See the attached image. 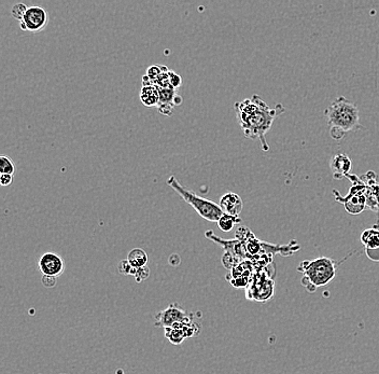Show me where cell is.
<instances>
[{
  "mask_svg": "<svg viewBox=\"0 0 379 374\" xmlns=\"http://www.w3.org/2000/svg\"><path fill=\"white\" fill-rule=\"evenodd\" d=\"M173 107H174L173 104H160V105H157V109H159L160 113L163 115H167V116H171L172 114Z\"/></svg>",
  "mask_w": 379,
  "mask_h": 374,
  "instance_id": "obj_22",
  "label": "cell"
},
{
  "mask_svg": "<svg viewBox=\"0 0 379 374\" xmlns=\"http://www.w3.org/2000/svg\"><path fill=\"white\" fill-rule=\"evenodd\" d=\"M140 101L144 106L154 107L159 105L160 94L156 85H142L140 92Z\"/></svg>",
  "mask_w": 379,
  "mask_h": 374,
  "instance_id": "obj_13",
  "label": "cell"
},
{
  "mask_svg": "<svg viewBox=\"0 0 379 374\" xmlns=\"http://www.w3.org/2000/svg\"><path fill=\"white\" fill-rule=\"evenodd\" d=\"M49 23V15L41 7H28L20 22L22 31L29 33L42 32Z\"/></svg>",
  "mask_w": 379,
  "mask_h": 374,
  "instance_id": "obj_6",
  "label": "cell"
},
{
  "mask_svg": "<svg viewBox=\"0 0 379 374\" xmlns=\"http://www.w3.org/2000/svg\"><path fill=\"white\" fill-rule=\"evenodd\" d=\"M352 167V162L347 154H336L330 161V168L333 174V177L337 180L346 178L348 174H350Z\"/></svg>",
  "mask_w": 379,
  "mask_h": 374,
  "instance_id": "obj_9",
  "label": "cell"
},
{
  "mask_svg": "<svg viewBox=\"0 0 379 374\" xmlns=\"http://www.w3.org/2000/svg\"><path fill=\"white\" fill-rule=\"evenodd\" d=\"M14 172H15V166H14L13 161L5 155L0 156V173L13 175Z\"/></svg>",
  "mask_w": 379,
  "mask_h": 374,
  "instance_id": "obj_17",
  "label": "cell"
},
{
  "mask_svg": "<svg viewBox=\"0 0 379 374\" xmlns=\"http://www.w3.org/2000/svg\"><path fill=\"white\" fill-rule=\"evenodd\" d=\"M361 242L363 244L364 249L374 250L379 248V224L363 231L361 234Z\"/></svg>",
  "mask_w": 379,
  "mask_h": 374,
  "instance_id": "obj_11",
  "label": "cell"
},
{
  "mask_svg": "<svg viewBox=\"0 0 379 374\" xmlns=\"http://www.w3.org/2000/svg\"><path fill=\"white\" fill-rule=\"evenodd\" d=\"M167 185L174 190L177 193L182 197V200L193 207L196 213L201 216L202 218L206 219L211 222H218L224 213L221 209L220 205L212 201H209L207 198L198 196L194 192H192L188 188H185L183 185L180 184V181L176 176L172 175L167 179Z\"/></svg>",
  "mask_w": 379,
  "mask_h": 374,
  "instance_id": "obj_4",
  "label": "cell"
},
{
  "mask_svg": "<svg viewBox=\"0 0 379 374\" xmlns=\"http://www.w3.org/2000/svg\"><path fill=\"white\" fill-rule=\"evenodd\" d=\"M219 205L224 214L239 217L243 208V202L238 194L229 192L221 197Z\"/></svg>",
  "mask_w": 379,
  "mask_h": 374,
  "instance_id": "obj_10",
  "label": "cell"
},
{
  "mask_svg": "<svg viewBox=\"0 0 379 374\" xmlns=\"http://www.w3.org/2000/svg\"><path fill=\"white\" fill-rule=\"evenodd\" d=\"M27 9H28V7H27L26 4H24V3H16V4H14L13 7H12V10H11V14H12V16L14 17L16 21L21 22Z\"/></svg>",
  "mask_w": 379,
  "mask_h": 374,
  "instance_id": "obj_20",
  "label": "cell"
},
{
  "mask_svg": "<svg viewBox=\"0 0 379 374\" xmlns=\"http://www.w3.org/2000/svg\"><path fill=\"white\" fill-rule=\"evenodd\" d=\"M330 135L334 140H341L349 132L365 130L360 123L357 105L344 96H338L324 110Z\"/></svg>",
  "mask_w": 379,
  "mask_h": 374,
  "instance_id": "obj_2",
  "label": "cell"
},
{
  "mask_svg": "<svg viewBox=\"0 0 379 374\" xmlns=\"http://www.w3.org/2000/svg\"><path fill=\"white\" fill-rule=\"evenodd\" d=\"M42 284L46 288H52V287H54L55 284H56V278L50 277V276H43L42 277Z\"/></svg>",
  "mask_w": 379,
  "mask_h": 374,
  "instance_id": "obj_26",
  "label": "cell"
},
{
  "mask_svg": "<svg viewBox=\"0 0 379 374\" xmlns=\"http://www.w3.org/2000/svg\"><path fill=\"white\" fill-rule=\"evenodd\" d=\"M168 77H169V83H171V86L172 87L173 90H177L178 87L181 86V84H182L181 75H179L177 73L169 70Z\"/></svg>",
  "mask_w": 379,
  "mask_h": 374,
  "instance_id": "obj_21",
  "label": "cell"
},
{
  "mask_svg": "<svg viewBox=\"0 0 379 374\" xmlns=\"http://www.w3.org/2000/svg\"><path fill=\"white\" fill-rule=\"evenodd\" d=\"M131 271H132V266L128 263L127 260L121 261L119 263V272L121 274H124V275H131Z\"/></svg>",
  "mask_w": 379,
  "mask_h": 374,
  "instance_id": "obj_23",
  "label": "cell"
},
{
  "mask_svg": "<svg viewBox=\"0 0 379 374\" xmlns=\"http://www.w3.org/2000/svg\"><path fill=\"white\" fill-rule=\"evenodd\" d=\"M364 250H365L366 256L369 257L372 261L379 262V248L374 250H369V249H364Z\"/></svg>",
  "mask_w": 379,
  "mask_h": 374,
  "instance_id": "obj_25",
  "label": "cell"
},
{
  "mask_svg": "<svg viewBox=\"0 0 379 374\" xmlns=\"http://www.w3.org/2000/svg\"><path fill=\"white\" fill-rule=\"evenodd\" d=\"M182 102H183V98L177 94L176 97H174V99H173V105L174 106H179V105L182 104Z\"/></svg>",
  "mask_w": 379,
  "mask_h": 374,
  "instance_id": "obj_27",
  "label": "cell"
},
{
  "mask_svg": "<svg viewBox=\"0 0 379 374\" xmlns=\"http://www.w3.org/2000/svg\"><path fill=\"white\" fill-rule=\"evenodd\" d=\"M168 72V68L166 66H162V65H153V66H150L147 70V75L149 79L152 80V82L154 84V81L159 78V75H162L163 73H166Z\"/></svg>",
  "mask_w": 379,
  "mask_h": 374,
  "instance_id": "obj_18",
  "label": "cell"
},
{
  "mask_svg": "<svg viewBox=\"0 0 379 374\" xmlns=\"http://www.w3.org/2000/svg\"><path fill=\"white\" fill-rule=\"evenodd\" d=\"M234 109L246 138L259 140L261 149L265 152L270 150L266 133L271 130L275 119L285 112L287 109L283 105L277 104L275 108H271L259 95L254 94L242 102L235 103Z\"/></svg>",
  "mask_w": 379,
  "mask_h": 374,
  "instance_id": "obj_1",
  "label": "cell"
},
{
  "mask_svg": "<svg viewBox=\"0 0 379 374\" xmlns=\"http://www.w3.org/2000/svg\"><path fill=\"white\" fill-rule=\"evenodd\" d=\"M126 260L133 268L139 270V268L148 266L149 257L142 248H134L128 253Z\"/></svg>",
  "mask_w": 379,
  "mask_h": 374,
  "instance_id": "obj_12",
  "label": "cell"
},
{
  "mask_svg": "<svg viewBox=\"0 0 379 374\" xmlns=\"http://www.w3.org/2000/svg\"><path fill=\"white\" fill-rule=\"evenodd\" d=\"M13 181V175L10 174H1L0 176V185L5 187V186H10Z\"/></svg>",
  "mask_w": 379,
  "mask_h": 374,
  "instance_id": "obj_24",
  "label": "cell"
},
{
  "mask_svg": "<svg viewBox=\"0 0 379 374\" xmlns=\"http://www.w3.org/2000/svg\"><path fill=\"white\" fill-rule=\"evenodd\" d=\"M165 336L174 345H178V344H181L184 340V336L183 333L180 331L177 328H173V327H168V328H165Z\"/></svg>",
  "mask_w": 379,
  "mask_h": 374,
  "instance_id": "obj_15",
  "label": "cell"
},
{
  "mask_svg": "<svg viewBox=\"0 0 379 374\" xmlns=\"http://www.w3.org/2000/svg\"><path fill=\"white\" fill-rule=\"evenodd\" d=\"M335 262L328 257H319L314 260L302 261L297 271L303 273L302 284L306 289L313 292L318 287L328 285L336 275Z\"/></svg>",
  "mask_w": 379,
  "mask_h": 374,
  "instance_id": "obj_3",
  "label": "cell"
},
{
  "mask_svg": "<svg viewBox=\"0 0 379 374\" xmlns=\"http://www.w3.org/2000/svg\"><path fill=\"white\" fill-rule=\"evenodd\" d=\"M346 178L352 183L351 189L349 190V193L343 197L337 190H333V194L335 196V201L344 204L345 209L351 215H359L366 209V197H365V188L366 185L361 177L353 174H348Z\"/></svg>",
  "mask_w": 379,
  "mask_h": 374,
  "instance_id": "obj_5",
  "label": "cell"
},
{
  "mask_svg": "<svg viewBox=\"0 0 379 374\" xmlns=\"http://www.w3.org/2000/svg\"><path fill=\"white\" fill-rule=\"evenodd\" d=\"M159 94H160V104H173V99L177 95V90L173 89H164V87H159Z\"/></svg>",
  "mask_w": 379,
  "mask_h": 374,
  "instance_id": "obj_16",
  "label": "cell"
},
{
  "mask_svg": "<svg viewBox=\"0 0 379 374\" xmlns=\"http://www.w3.org/2000/svg\"><path fill=\"white\" fill-rule=\"evenodd\" d=\"M188 321H192V314L185 313L177 303H172L155 316V326L164 327V328L172 327L179 323H188Z\"/></svg>",
  "mask_w": 379,
  "mask_h": 374,
  "instance_id": "obj_7",
  "label": "cell"
},
{
  "mask_svg": "<svg viewBox=\"0 0 379 374\" xmlns=\"http://www.w3.org/2000/svg\"><path fill=\"white\" fill-rule=\"evenodd\" d=\"M241 219L239 217H235V216H231L227 214H223L221 216V218L217 222L218 226L220 227L221 231H223L225 233L231 232L233 230V227L235 226V224H241Z\"/></svg>",
  "mask_w": 379,
  "mask_h": 374,
  "instance_id": "obj_14",
  "label": "cell"
},
{
  "mask_svg": "<svg viewBox=\"0 0 379 374\" xmlns=\"http://www.w3.org/2000/svg\"><path fill=\"white\" fill-rule=\"evenodd\" d=\"M131 275L135 277V280L138 283L142 282V280L147 279L150 275V268L148 266H144L142 268H139V270H136V268L132 267L131 271Z\"/></svg>",
  "mask_w": 379,
  "mask_h": 374,
  "instance_id": "obj_19",
  "label": "cell"
},
{
  "mask_svg": "<svg viewBox=\"0 0 379 374\" xmlns=\"http://www.w3.org/2000/svg\"><path fill=\"white\" fill-rule=\"evenodd\" d=\"M65 264L62 257L54 253H45L39 259V270L43 276L58 277L62 275Z\"/></svg>",
  "mask_w": 379,
  "mask_h": 374,
  "instance_id": "obj_8",
  "label": "cell"
}]
</instances>
